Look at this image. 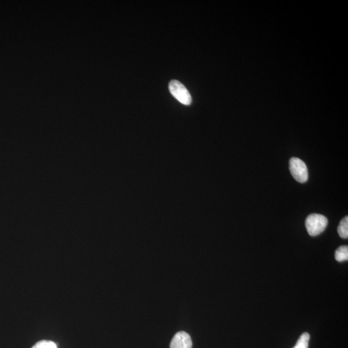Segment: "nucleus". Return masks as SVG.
I'll return each mask as SVG.
<instances>
[{
    "instance_id": "nucleus-1",
    "label": "nucleus",
    "mask_w": 348,
    "mask_h": 348,
    "mask_svg": "<svg viewBox=\"0 0 348 348\" xmlns=\"http://www.w3.org/2000/svg\"><path fill=\"white\" fill-rule=\"evenodd\" d=\"M327 224L328 220L326 217L321 214H310L306 220L307 233L312 237L319 235L325 230Z\"/></svg>"
},
{
    "instance_id": "nucleus-2",
    "label": "nucleus",
    "mask_w": 348,
    "mask_h": 348,
    "mask_svg": "<svg viewBox=\"0 0 348 348\" xmlns=\"http://www.w3.org/2000/svg\"><path fill=\"white\" fill-rule=\"evenodd\" d=\"M169 90L171 94L176 100L185 105H190L191 103V97L190 92L178 80H171L169 83Z\"/></svg>"
},
{
    "instance_id": "nucleus-3",
    "label": "nucleus",
    "mask_w": 348,
    "mask_h": 348,
    "mask_svg": "<svg viewBox=\"0 0 348 348\" xmlns=\"http://www.w3.org/2000/svg\"><path fill=\"white\" fill-rule=\"evenodd\" d=\"M289 170L295 180L301 183L308 180V170L306 164L299 158H292L289 160Z\"/></svg>"
},
{
    "instance_id": "nucleus-4",
    "label": "nucleus",
    "mask_w": 348,
    "mask_h": 348,
    "mask_svg": "<svg viewBox=\"0 0 348 348\" xmlns=\"http://www.w3.org/2000/svg\"><path fill=\"white\" fill-rule=\"evenodd\" d=\"M191 341L190 335L185 332L177 333L170 343V348H191Z\"/></svg>"
},
{
    "instance_id": "nucleus-5",
    "label": "nucleus",
    "mask_w": 348,
    "mask_h": 348,
    "mask_svg": "<svg viewBox=\"0 0 348 348\" xmlns=\"http://www.w3.org/2000/svg\"><path fill=\"white\" fill-rule=\"evenodd\" d=\"M338 233L340 238L347 239L348 238V217H345L340 222L338 226Z\"/></svg>"
},
{
    "instance_id": "nucleus-6",
    "label": "nucleus",
    "mask_w": 348,
    "mask_h": 348,
    "mask_svg": "<svg viewBox=\"0 0 348 348\" xmlns=\"http://www.w3.org/2000/svg\"><path fill=\"white\" fill-rule=\"evenodd\" d=\"M335 259L338 262H343L348 260V247L341 246L335 251Z\"/></svg>"
},
{
    "instance_id": "nucleus-7",
    "label": "nucleus",
    "mask_w": 348,
    "mask_h": 348,
    "mask_svg": "<svg viewBox=\"0 0 348 348\" xmlns=\"http://www.w3.org/2000/svg\"><path fill=\"white\" fill-rule=\"evenodd\" d=\"M310 335L308 333H304L300 337L293 348H308Z\"/></svg>"
},
{
    "instance_id": "nucleus-8",
    "label": "nucleus",
    "mask_w": 348,
    "mask_h": 348,
    "mask_svg": "<svg viewBox=\"0 0 348 348\" xmlns=\"http://www.w3.org/2000/svg\"><path fill=\"white\" fill-rule=\"evenodd\" d=\"M32 348H57V345L54 342L50 340H41Z\"/></svg>"
}]
</instances>
